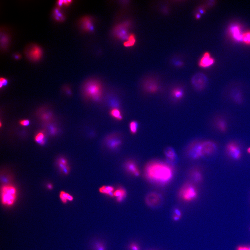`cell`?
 <instances>
[{
	"label": "cell",
	"mask_w": 250,
	"mask_h": 250,
	"mask_svg": "<svg viewBox=\"0 0 250 250\" xmlns=\"http://www.w3.org/2000/svg\"><path fill=\"white\" fill-rule=\"evenodd\" d=\"M136 42V39L135 35L130 34L128 39L124 43V45L125 47H129L134 45Z\"/></svg>",
	"instance_id": "obj_23"
},
{
	"label": "cell",
	"mask_w": 250,
	"mask_h": 250,
	"mask_svg": "<svg viewBox=\"0 0 250 250\" xmlns=\"http://www.w3.org/2000/svg\"><path fill=\"white\" fill-rule=\"evenodd\" d=\"M206 76L201 73H198L192 77V83L195 88L201 90L204 89L207 83Z\"/></svg>",
	"instance_id": "obj_10"
},
{
	"label": "cell",
	"mask_w": 250,
	"mask_h": 250,
	"mask_svg": "<svg viewBox=\"0 0 250 250\" xmlns=\"http://www.w3.org/2000/svg\"><path fill=\"white\" fill-rule=\"evenodd\" d=\"M198 195L197 189L192 183L185 184L178 192V196L180 199L185 202L194 201L197 199Z\"/></svg>",
	"instance_id": "obj_5"
},
{
	"label": "cell",
	"mask_w": 250,
	"mask_h": 250,
	"mask_svg": "<svg viewBox=\"0 0 250 250\" xmlns=\"http://www.w3.org/2000/svg\"><path fill=\"white\" fill-rule=\"evenodd\" d=\"M181 217H178V216L173 214L172 219L174 221V222H177V221H179L181 219Z\"/></svg>",
	"instance_id": "obj_36"
},
{
	"label": "cell",
	"mask_w": 250,
	"mask_h": 250,
	"mask_svg": "<svg viewBox=\"0 0 250 250\" xmlns=\"http://www.w3.org/2000/svg\"><path fill=\"white\" fill-rule=\"evenodd\" d=\"M44 138H45V135H44V134L42 132H39L35 135V142H37L43 145L45 143Z\"/></svg>",
	"instance_id": "obj_25"
},
{
	"label": "cell",
	"mask_w": 250,
	"mask_h": 250,
	"mask_svg": "<svg viewBox=\"0 0 250 250\" xmlns=\"http://www.w3.org/2000/svg\"><path fill=\"white\" fill-rule=\"evenodd\" d=\"M173 214L181 217L183 216V213L181 210L178 208H175L173 210Z\"/></svg>",
	"instance_id": "obj_30"
},
{
	"label": "cell",
	"mask_w": 250,
	"mask_h": 250,
	"mask_svg": "<svg viewBox=\"0 0 250 250\" xmlns=\"http://www.w3.org/2000/svg\"><path fill=\"white\" fill-rule=\"evenodd\" d=\"M247 151L248 153H250V147L249 148H248L247 150Z\"/></svg>",
	"instance_id": "obj_40"
},
{
	"label": "cell",
	"mask_w": 250,
	"mask_h": 250,
	"mask_svg": "<svg viewBox=\"0 0 250 250\" xmlns=\"http://www.w3.org/2000/svg\"><path fill=\"white\" fill-rule=\"evenodd\" d=\"M58 167L62 172L65 175L68 174L70 171V168L68 165L67 161L66 159L61 158L58 160Z\"/></svg>",
	"instance_id": "obj_17"
},
{
	"label": "cell",
	"mask_w": 250,
	"mask_h": 250,
	"mask_svg": "<svg viewBox=\"0 0 250 250\" xmlns=\"http://www.w3.org/2000/svg\"><path fill=\"white\" fill-rule=\"evenodd\" d=\"M47 187L48 189H49V190H51V189L53 188V185L51 184H48L47 185Z\"/></svg>",
	"instance_id": "obj_38"
},
{
	"label": "cell",
	"mask_w": 250,
	"mask_h": 250,
	"mask_svg": "<svg viewBox=\"0 0 250 250\" xmlns=\"http://www.w3.org/2000/svg\"><path fill=\"white\" fill-rule=\"evenodd\" d=\"M129 26V23L128 22L117 25L114 29V35L118 39L126 41L130 35L128 32Z\"/></svg>",
	"instance_id": "obj_8"
},
{
	"label": "cell",
	"mask_w": 250,
	"mask_h": 250,
	"mask_svg": "<svg viewBox=\"0 0 250 250\" xmlns=\"http://www.w3.org/2000/svg\"><path fill=\"white\" fill-rule=\"evenodd\" d=\"M83 92V96L86 99L98 102L101 101L103 97V85L99 80L89 79L84 84Z\"/></svg>",
	"instance_id": "obj_2"
},
{
	"label": "cell",
	"mask_w": 250,
	"mask_h": 250,
	"mask_svg": "<svg viewBox=\"0 0 250 250\" xmlns=\"http://www.w3.org/2000/svg\"><path fill=\"white\" fill-rule=\"evenodd\" d=\"M59 197L62 202L65 203L68 201H72L74 200V197L70 194L64 191H61Z\"/></svg>",
	"instance_id": "obj_22"
},
{
	"label": "cell",
	"mask_w": 250,
	"mask_h": 250,
	"mask_svg": "<svg viewBox=\"0 0 250 250\" xmlns=\"http://www.w3.org/2000/svg\"><path fill=\"white\" fill-rule=\"evenodd\" d=\"M237 250H250V247H239Z\"/></svg>",
	"instance_id": "obj_37"
},
{
	"label": "cell",
	"mask_w": 250,
	"mask_h": 250,
	"mask_svg": "<svg viewBox=\"0 0 250 250\" xmlns=\"http://www.w3.org/2000/svg\"><path fill=\"white\" fill-rule=\"evenodd\" d=\"M200 17H201V15L199 14H196V18L197 19H200Z\"/></svg>",
	"instance_id": "obj_39"
},
{
	"label": "cell",
	"mask_w": 250,
	"mask_h": 250,
	"mask_svg": "<svg viewBox=\"0 0 250 250\" xmlns=\"http://www.w3.org/2000/svg\"><path fill=\"white\" fill-rule=\"evenodd\" d=\"M242 42L248 45H250V31L246 32L242 34Z\"/></svg>",
	"instance_id": "obj_26"
},
{
	"label": "cell",
	"mask_w": 250,
	"mask_h": 250,
	"mask_svg": "<svg viewBox=\"0 0 250 250\" xmlns=\"http://www.w3.org/2000/svg\"><path fill=\"white\" fill-rule=\"evenodd\" d=\"M114 188L111 186H103L99 189V191L101 194H106L110 197L114 196Z\"/></svg>",
	"instance_id": "obj_19"
},
{
	"label": "cell",
	"mask_w": 250,
	"mask_h": 250,
	"mask_svg": "<svg viewBox=\"0 0 250 250\" xmlns=\"http://www.w3.org/2000/svg\"><path fill=\"white\" fill-rule=\"evenodd\" d=\"M54 14L55 15V18L57 20H61L62 19H63V16L62 15V14L60 12V10H59L58 8H56L54 10Z\"/></svg>",
	"instance_id": "obj_28"
},
{
	"label": "cell",
	"mask_w": 250,
	"mask_h": 250,
	"mask_svg": "<svg viewBox=\"0 0 250 250\" xmlns=\"http://www.w3.org/2000/svg\"><path fill=\"white\" fill-rule=\"evenodd\" d=\"M191 177L195 183H199L203 179V176L200 171L198 169H194L191 173Z\"/></svg>",
	"instance_id": "obj_21"
},
{
	"label": "cell",
	"mask_w": 250,
	"mask_h": 250,
	"mask_svg": "<svg viewBox=\"0 0 250 250\" xmlns=\"http://www.w3.org/2000/svg\"><path fill=\"white\" fill-rule=\"evenodd\" d=\"M105 145L109 149L116 150L122 144V139L117 133L112 134L107 136L104 139Z\"/></svg>",
	"instance_id": "obj_7"
},
{
	"label": "cell",
	"mask_w": 250,
	"mask_h": 250,
	"mask_svg": "<svg viewBox=\"0 0 250 250\" xmlns=\"http://www.w3.org/2000/svg\"><path fill=\"white\" fill-rule=\"evenodd\" d=\"M167 163L170 165H174L178 161V157L174 149L170 147L166 148L164 151Z\"/></svg>",
	"instance_id": "obj_12"
},
{
	"label": "cell",
	"mask_w": 250,
	"mask_h": 250,
	"mask_svg": "<svg viewBox=\"0 0 250 250\" xmlns=\"http://www.w3.org/2000/svg\"><path fill=\"white\" fill-rule=\"evenodd\" d=\"M126 190L122 188L119 187L114 192V196L117 197L118 202L120 203L126 197Z\"/></svg>",
	"instance_id": "obj_18"
},
{
	"label": "cell",
	"mask_w": 250,
	"mask_h": 250,
	"mask_svg": "<svg viewBox=\"0 0 250 250\" xmlns=\"http://www.w3.org/2000/svg\"><path fill=\"white\" fill-rule=\"evenodd\" d=\"M226 124L224 121H220L218 123V126L221 130H224L226 128Z\"/></svg>",
	"instance_id": "obj_34"
},
{
	"label": "cell",
	"mask_w": 250,
	"mask_h": 250,
	"mask_svg": "<svg viewBox=\"0 0 250 250\" xmlns=\"http://www.w3.org/2000/svg\"><path fill=\"white\" fill-rule=\"evenodd\" d=\"M162 202V196L156 192H151L148 194L145 198V203L151 208H156L160 206Z\"/></svg>",
	"instance_id": "obj_9"
},
{
	"label": "cell",
	"mask_w": 250,
	"mask_h": 250,
	"mask_svg": "<svg viewBox=\"0 0 250 250\" xmlns=\"http://www.w3.org/2000/svg\"><path fill=\"white\" fill-rule=\"evenodd\" d=\"M17 192L15 188L11 185H5L1 190V203L5 206H11L15 203L17 197Z\"/></svg>",
	"instance_id": "obj_4"
},
{
	"label": "cell",
	"mask_w": 250,
	"mask_h": 250,
	"mask_svg": "<svg viewBox=\"0 0 250 250\" xmlns=\"http://www.w3.org/2000/svg\"><path fill=\"white\" fill-rule=\"evenodd\" d=\"M125 169L129 174L135 176H139L140 175V171L135 162L133 160H128L125 162Z\"/></svg>",
	"instance_id": "obj_13"
},
{
	"label": "cell",
	"mask_w": 250,
	"mask_h": 250,
	"mask_svg": "<svg viewBox=\"0 0 250 250\" xmlns=\"http://www.w3.org/2000/svg\"><path fill=\"white\" fill-rule=\"evenodd\" d=\"M110 114L114 119L120 121L123 119V116L120 110L117 108H112L110 110Z\"/></svg>",
	"instance_id": "obj_20"
},
{
	"label": "cell",
	"mask_w": 250,
	"mask_h": 250,
	"mask_svg": "<svg viewBox=\"0 0 250 250\" xmlns=\"http://www.w3.org/2000/svg\"><path fill=\"white\" fill-rule=\"evenodd\" d=\"M19 124L23 126H28L30 124V121L28 119H24L21 121Z\"/></svg>",
	"instance_id": "obj_35"
},
{
	"label": "cell",
	"mask_w": 250,
	"mask_h": 250,
	"mask_svg": "<svg viewBox=\"0 0 250 250\" xmlns=\"http://www.w3.org/2000/svg\"><path fill=\"white\" fill-rule=\"evenodd\" d=\"M145 178L152 183L160 185L169 183L172 179L174 169L170 164L160 161L150 162L144 169Z\"/></svg>",
	"instance_id": "obj_1"
},
{
	"label": "cell",
	"mask_w": 250,
	"mask_h": 250,
	"mask_svg": "<svg viewBox=\"0 0 250 250\" xmlns=\"http://www.w3.org/2000/svg\"><path fill=\"white\" fill-rule=\"evenodd\" d=\"M94 250H106V248L103 242H97L94 243Z\"/></svg>",
	"instance_id": "obj_27"
},
{
	"label": "cell",
	"mask_w": 250,
	"mask_h": 250,
	"mask_svg": "<svg viewBox=\"0 0 250 250\" xmlns=\"http://www.w3.org/2000/svg\"><path fill=\"white\" fill-rule=\"evenodd\" d=\"M214 60L212 58L210 53H205L200 60L199 65L200 67L203 68L208 67L212 66L214 63Z\"/></svg>",
	"instance_id": "obj_14"
},
{
	"label": "cell",
	"mask_w": 250,
	"mask_h": 250,
	"mask_svg": "<svg viewBox=\"0 0 250 250\" xmlns=\"http://www.w3.org/2000/svg\"><path fill=\"white\" fill-rule=\"evenodd\" d=\"M8 83V80L4 78H1L0 79V88H1L3 86H5Z\"/></svg>",
	"instance_id": "obj_32"
},
{
	"label": "cell",
	"mask_w": 250,
	"mask_h": 250,
	"mask_svg": "<svg viewBox=\"0 0 250 250\" xmlns=\"http://www.w3.org/2000/svg\"><path fill=\"white\" fill-rule=\"evenodd\" d=\"M227 152L229 156L235 160H238L242 156V152L239 146L234 142H231L226 146Z\"/></svg>",
	"instance_id": "obj_11"
},
{
	"label": "cell",
	"mask_w": 250,
	"mask_h": 250,
	"mask_svg": "<svg viewBox=\"0 0 250 250\" xmlns=\"http://www.w3.org/2000/svg\"><path fill=\"white\" fill-rule=\"evenodd\" d=\"M139 125L136 121H133L130 122L129 124V128L130 133L132 134H135L137 133Z\"/></svg>",
	"instance_id": "obj_24"
},
{
	"label": "cell",
	"mask_w": 250,
	"mask_h": 250,
	"mask_svg": "<svg viewBox=\"0 0 250 250\" xmlns=\"http://www.w3.org/2000/svg\"><path fill=\"white\" fill-rule=\"evenodd\" d=\"M130 250H140V248L139 244L135 242L132 243L129 245Z\"/></svg>",
	"instance_id": "obj_29"
},
{
	"label": "cell",
	"mask_w": 250,
	"mask_h": 250,
	"mask_svg": "<svg viewBox=\"0 0 250 250\" xmlns=\"http://www.w3.org/2000/svg\"><path fill=\"white\" fill-rule=\"evenodd\" d=\"M82 26L84 30L86 31H94V26L92 19L89 17H83L81 21Z\"/></svg>",
	"instance_id": "obj_16"
},
{
	"label": "cell",
	"mask_w": 250,
	"mask_h": 250,
	"mask_svg": "<svg viewBox=\"0 0 250 250\" xmlns=\"http://www.w3.org/2000/svg\"><path fill=\"white\" fill-rule=\"evenodd\" d=\"M72 1H58V3L59 6H61L63 4L65 6H68L70 4Z\"/></svg>",
	"instance_id": "obj_33"
},
{
	"label": "cell",
	"mask_w": 250,
	"mask_h": 250,
	"mask_svg": "<svg viewBox=\"0 0 250 250\" xmlns=\"http://www.w3.org/2000/svg\"><path fill=\"white\" fill-rule=\"evenodd\" d=\"M174 94L175 97L179 98L181 97V96H183V92L180 89H177L174 91Z\"/></svg>",
	"instance_id": "obj_31"
},
{
	"label": "cell",
	"mask_w": 250,
	"mask_h": 250,
	"mask_svg": "<svg viewBox=\"0 0 250 250\" xmlns=\"http://www.w3.org/2000/svg\"><path fill=\"white\" fill-rule=\"evenodd\" d=\"M42 51L40 46L37 44H31L26 48L25 53L28 59L33 61H38L42 58Z\"/></svg>",
	"instance_id": "obj_6"
},
{
	"label": "cell",
	"mask_w": 250,
	"mask_h": 250,
	"mask_svg": "<svg viewBox=\"0 0 250 250\" xmlns=\"http://www.w3.org/2000/svg\"><path fill=\"white\" fill-rule=\"evenodd\" d=\"M230 33L233 38L237 42H242V31L239 25H235L230 28Z\"/></svg>",
	"instance_id": "obj_15"
},
{
	"label": "cell",
	"mask_w": 250,
	"mask_h": 250,
	"mask_svg": "<svg viewBox=\"0 0 250 250\" xmlns=\"http://www.w3.org/2000/svg\"><path fill=\"white\" fill-rule=\"evenodd\" d=\"M216 147L214 142L207 141L192 144L188 150V154L192 159H198L214 152Z\"/></svg>",
	"instance_id": "obj_3"
}]
</instances>
